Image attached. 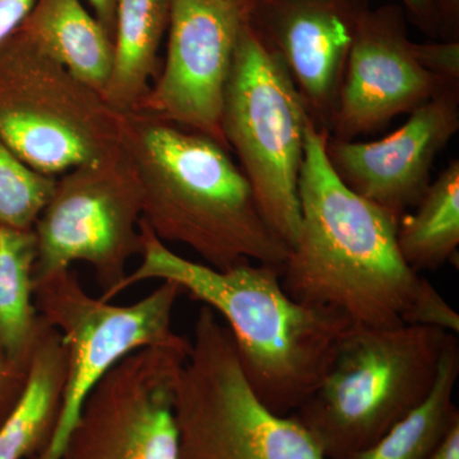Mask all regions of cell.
<instances>
[{"label": "cell", "mask_w": 459, "mask_h": 459, "mask_svg": "<svg viewBox=\"0 0 459 459\" xmlns=\"http://www.w3.org/2000/svg\"><path fill=\"white\" fill-rule=\"evenodd\" d=\"M0 138L59 178L122 147V114L17 30L0 47Z\"/></svg>", "instance_id": "cell-7"}, {"label": "cell", "mask_w": 459, "mask_h": 459, "mask_svg": "<svg viewBox=\"0 0 459 459\" xmlns=\"http://www.w3.org/2000/svg\"><path fill=\"white\" fill-rule=\"evenodd\" d=\"M404 325L442 329L446 333L458 336L459 314L444 300L430 281L424 279L404 316Z\"/></svg>", "instance_id": "cell-22"}, {"label": "cell", "mask_w": 459, "mask_h": 459, "mask_svg": "<svg viewBox=\"0 0 459 459\" xmlns=\"http://www.w3.org/2000/svg\"><path fill=\"white\" fill-rule=\"evenodd\" d=\"M33 0H0V47L20 29Z\"/></svg>", "instance_id": "cell-26"}, {"label": "cell", "mask_w": 459, "mask_h": 459, "mask_svg": "<svg viewBox=\"0 0 459 459\" xmlns=\"http://www.w3.org/2000/svg\"><path fill=\"white\" fill-rule=\"evenodd\" d=\"M56 179L32 170L0 138V225L32 229Z\"/></svg>", "instance_id": "cell-21"}, {"label": "cell", "mask_w": 459, "mask_h": 459, "mask_svg": "<svg viewBox=\"0 0 459 459\" xmlns=\"http://www.w3.org/2000/svg\"><path fill=\"white\" fill-rule=\"evenodd\" d=\"M190 340L126 355L84 402L60 459H179L174 395Z\"/></svg>", "instance_id": "cell-10"}, {"label": "cell", "mask_w": 459, "mask_h": 459, "mask_svg": "<svg viewBox=\"0 0 459 459\" xmlns=\"http://www.w3.org/2000/svg\"><path fill=\"white\" fill-rule=\"evenodd\" d=\"M459 35V0H443V35L442 40H458Z\"/></svg>", "instance_id": "cell-29"}, {"label": "cell", "mask_w": 459, "mask_h": 459, "mask_svg": "<svg viewBox=\"0 0 459 459\" xmlns=\"http://www.w3.org/2000/svg\"><path fill=\"white\" fill-rule=\"evenodd\" d=\"M26 379L27 370L9 360L0 347V425L22 394Z\"/></svg>", "instance_id": "cell-24"}, {"label": "cell", "mask_w": 459, "mask_h": 459, "mask_svg": "<svg viewBox=\"0 0 459 459\" xmlns=\"http://www.w3.org/2000/svg\"><path fill=\"white\" fill-rule=\"evenodd\" d=\"M91 7L95 11L101 26L104 27L108 38L114 40L115 23H117V2L119 0H87Z\"/></svg>", "instance_id": "cell-28"}, {"label": "cell", "mask_w": 459, "mask_h": 459, "mask_svg": "<svg viewBox=\"0 0 459 459\" xmlns=\"http://www.w3.org/2000/svg\"><path fill=\"white\" fill-rule=\"evenodd\" d=\"M459 129V87L437 93L411 111L409 120L374 142L329 137V164L356 195L400 220L431 183V169Z\"/></svg>", "instance_id": "cell-14"}, {"label": "cell", "mask_w": 459, "mask_h": 459, "mask_svg": "<svg viewBox=\"0 0 459 459\" xmlns=\"http://www.w3.org/2000/svg\"><path fill=\"white\" fill-rule=\"evenodd\" d=\"M446 334L422 325H352L322 382L292 418L327 459L368 448L427 400Z\"/></svg>", "instance_id": "cell-4"}, {"label": "cell", "mask_w": 459, "mask_h": 459, "mask_svg": "<svg viewBox=\"0 0 459 459\" xmlns=\"http://www.w3.org/2000/svg\"><path fill=\"white\" fill-rule=\"evenodd\" d=\"M406 16L429 38L443 35V0H401Z\"/></svg>", "instance_id": "cell-25"}, {"label": "cell", "mask_w": 459, "mask_h": 459, "mask_svg": "<svg viewBox=\"0 0 459 459\" xmlns=\"http://www.w3.org/2000/svg\"><path fill=\"white\" fill-rule=\"evenodd\" d=\"M36 259L33 228L0 225V347L26 370L42 325L33 301Z\"/></svg>", "instance_id": "cell-18"}, {"label": "cell", "mask_w": 459, "mask_h": 459, "mask_svg": "<svg viewBox=\"0 0 459 459\" xmlns=\"http://www.w3.org/2000/svg\"><path fill=\"white\" fill-rule=\"evenodd\" d=\"M247 13V0H170L164 68L133 111L201 133L229 150L223 95Z\"/></svg>", "instance_id": "cell-11"}, {"label": "cell", "mask_w": 459, "mask_h": 459, "mask_svg": "<svg viewBox=\"0 0 459 459\" xmlns=\"http://www.w3.org/2000/svg\"><path fill=\"white\" fill-rule=\"evenodd\" d=\"M413 48L427 71L448 86H459V40L415 42Z\"/></svg>", "instance_id": "cell-23"}, {"label": "cell", "mask_w": 459, "mask_h": 459, "mask_svg": "<svg viewBox=\"0 0 459 459\" xmlns=\"http://www.w3.org/2000/svg\"><path fill=\"white\" fill-rule=\"evenodd\" d=\"M170 0H119L113 65L102 98L117 113H131L150 90L169 27Z\"/></svg>", "instance_id": "cell-17"}, {"label": "cell", "mask_w": 459, "mask_h": 459, "mask_svg": "<svg viewBox=\"0 0 459 459\" xmlns=\"http://www.w3.org/2000/svg\"><path fill=\"white\" fill-rule=\"evenodd\" d=\"M369 0H247V23L282 60L316 128L331 131Z\"/></svg>", "instance_id": "cell-13"}, {"label": "cell", "mask_w": 459, "mask_h": 459, "mask_svg": "<svg viewBox=\"0 0 459 459\" xmlns=\"http://www.w3.org/2000/svg\"><path fill=\"white\" fill-rule=\"evenodd\" d=\"M66 370L65 340L42 319L25 388L0 425V459H33L48 448L59 421Z\"/></svg>", "instance_id": "cell-15"}, {"label": "cell", "mask_w": 459, "mask_h": 459, "mask_svg": "<svg viewBox=\"0 0 459 459\" xmlns=\"http://www.w3.org/2000/svg\"><path fill=\"white\" fill-rule=\"evenodd\" d=\"M18 31L102 95L113 65V40L82 0H33Z\"/></svg>", "instance_id": "cell-16"}, {"label": "cell", "mask_w": 459, "mask_h": 459, "mask_svg": "<svg viewBox=\"0 0 459 459\" xmlns=\"http://www.w3.org/2000/svg\"><path fill=\"white\" fill-rule=\"evenodd\" d=\"M174 418L179 459H327L291 415L256 397L231 332L207 305L178 377Z\"/></svg>", "instance_id": "cell-5"}, {"label": "cell", "mask_w": 459, "mask_h": 459, "mask_svg": "<svg viewBox=\"0 0 459 459\" xmlns=\"http://www.w3.org/2000/svg\"><path fill=\"white\" fill-rule=\"evenodd\" d=\"M427 459H459V419L453 422Z\"/></svg>", "instance_id": "cell-27"}, {"label": "cell", "mask_w": 459, "mask_h": 459, "mask_svg": "<svg viewBox=\"0 0 459 459\" xmlns=\"http://www.w3.org/2000/svg\"><path fill=\"white\" fill-rule=\"evenodd\" d=\"M459 377V343L446 334L437 379L427 400L376 443L344 459H427L459 411L453 401Z\"/></svg>", "instance_id": "cell-20"}, {"label": "cell", "mask_w": 459, "mask_h": 459, "mask_svg": "<svg viewBox=\"0 0 459 459\" xmlns=\"http://www.w3.org/2000/svg\"><path fill=\"white\" fill-rule=\"evenodd\" d=\"M309 111L286 65L244 23L222 105V133L259 210L291 249L300 225L299 177Z\"/></svg>", "instance_id": "cell-6"}, {"label": "cell", "mask_w": 459, "mask_h": 459, "mask_svg": "<svg viewBox=\"0 0 459 459\" xmlns=\"http://www.w3.org/2000/svg\"><path fill=\"white\" fill-rule=\"evenodd\" d=\"M413 212L398 220L397 244L411 270L435 271L452 261L459 247V161L452 160L430 183Z\"/></svg>", "instance_id": "cell-19"}, {"label": "cell", "mask_w": 459, "mask_h": 459, "mask_svg": "<svg viewBox=\"0 0 459 459\" xmlns=\"http://www.w3.org/2000/svg\"><path fill=\"white\" fill-rule=\"evenodd\" d=\"M400 5L368 9L344 69L329 137L355 141L380 131L398 115L411 113L452 87L427 71L407 32Z\"/></svg>", "instance_id": "cell-12"}, {"label": "cell", "mask_w": 459, "mask_h": 459, "mask_svg": "<svg viewBox=\"0 0 459 459\" xmlns=\"http://www.w3.org/2000/svg\"><path fill=\"white\" fill-rule=\"evenodd\" d=\"M328 140L310 120L299 177L300 225L281 285L299 303L338 310L353 325H403L424 277L402 258L397 217L338 178Z\"/></svg>", "instance_id": "cell-2"}, {"label": "cell", "mask_w": 459, "mask_h": 459, "mask_svg": "<svg viewBox=\"0 0 459 459\" xmlns=\"http://www.w3.org/2000/svg\"><path fill=\"white\" fill-rule=\"evenodd\" d=\"M140 229V267L124 279L117 296L157 280L210 307L231 332L256 397L276 415H292L322 382L351 320L290 298L281 285L282 268L244 262L214 270L172 252L142 219Z\"/></svg>", "instance_id": "cell-1"}, {"label": "cell", "mask_w": 459, "mask_h": 459, "mask_svg": "<svg viewBox=\"0 0 459 459\" xmlns=\"http://www.w3.org/2000/svg\"><path fill=\"white\" fill-rule=\"evenodd\" d=\"M183 290L161 282L151 294L129 305L93 298L74 270L35 283L36 310L62 334L68 350V370L59 421L48 448L33 459H60L80 419L84 402L117 362L147 346L186 342L171 320Z\"/></svg>", "instance_id": "cell-9"}, {"label": "cell", "mask_w": 459, "mask_h": 459, "mask_svg": "<svg viewBox=\"0 0 459 459\" xmlns=\"http://www.w3.org/2000/svg\"><path fill=\"white\" fill-rule=\"evenodd\" d=\"M122 144L140 179L142 220L162 243L190 247L214 270L244 262L283 267L290 247L229 150L138 111L122 114Z\"/></svg>", "instance_id": "cell-3"}, {"label": "cell", "mask_w": 459, "mask_h": 459, "mask_svg": "<svg viewBox=\"0 0 459 459\" xmlns=\"http://www.w3.org/2000/svg\"><path fill=\"white\" fill-rule=\"evenodd\" d=\"M142 190L126 148L56 179L53 195L33 225L38 259L35 283L83 262L92 268L101 295L111 301L126 267L142 253Z\"/></svg>", "instance_id": "cell-8"}]
</instances>
